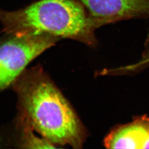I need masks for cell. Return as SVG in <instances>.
Listing matches in <instances>:
<instances>
[{"mask_svg": "<svg viewBox=\"0 0 149 149\" xmlns=\"http://www.w3.org/2000/svg\"><path fill=\"white\" fill-rule=\"evenodd\" d=\"M17 97V127L30 128L56 148L81 149L84 126L62 93L43 69H26L12 86Z\"/></svg>", "mask_w": 149, "mask_h": 149, "instance_id": "1", "label": "cell"}, {"mask_svg": "<svg viewBox=\"0 0 149 149\" xmlns=\"http://www.w3.org/2000/svg\"><path fill=\"white\" fill-rule=\"evenodd\" d=\"M0 23L7 35L45 34L92 47L97 43L96 29L76 0H40L18 11L0 10Z\"/></svg>", "mask_w": 149, "mask_h": 149, "instance_id": "2", "label": "cell"}, {"mask_svg": "<svg viewBox=\"0 0 149 149\" xmlns=\"http://www.w3.org/2000/svg\"><path fill=\"white\" fill-rule=\"evenodd\" d=\"M8 36L0 42V92L12 86L28 64L59 40L45 34Z\"/></svg>", "mask_w": 149, "mask_h": 149, "instance_id": "3", "label": "cell"}, {"mask_svg": "<svg viewBox=\"0 0 149 149\" xmlns=\"http://www.w3.org/2000/svg\"><path fill=\"white\" fill-rule=\"evenodd\" d=\"M95 29L115 22L149 15V0H76Z\"/></svg>", "mask_w": 149, "mask_h": 149, "instance_id": "4", "label": "cell"}, {"mask_svg": "<svg viewBox=\"0 0 149 149\" xmlns=\"http://www.w3.org/2000/svg\"><path fill=\"white\" fill-rule=\"evenodd\" d=\"M149 140V118L142 117L114 129L104 140L108 149H144Z\"/></svg>", "mask_w": 149, "mask_h": 149, "instance_id": "5", "label": "cell"}, {"mask_svg": "<svg viewBox=\"0 0 149 149\" xmlns=\"http://www.w3.org/2000/svg\"><path fill=\"white\" fill-rule=\"evenodd\" d=\"M21 132L22 148L26 149H52L56 148L46 139L38 136L31 129L24 127H17Z\"/></svg>", "mask_w": 149, "mask_h": 149, "instance_id": "6", "label": "cell"}, {"mask_svg": "<svg viewBox=\"0 0 149 149\" xmlns=\"http://www.w3.org/2000/svg\"><path fill=\"white\" fill-rule=\"evenodd\" d=\"M144 149H149V140L148 141V142L146 144Z\"/></svg>", "mask_w": 149, "mask_h": 149, "instance_id": "7", "label": "cell"}]
</instances>
